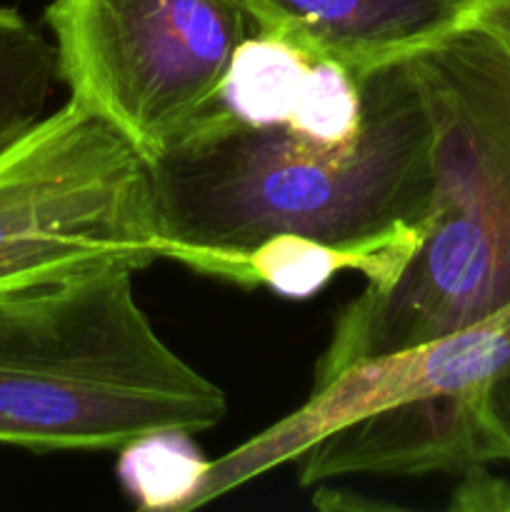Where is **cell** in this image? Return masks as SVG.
<instances>
[{"label":"cell","instance_id":"3","mask_svg":"<svg viewBox=\"0 0 510 512\" xmlns=\"http://www.w3.org/2000/svg\"><path fill=\"white\" fill-rule=\"evenodd\" d=\"M133 265L0 288V443L120 450L155 430L198 435L228 410L135 298Z\"/></svg>","mask_w":510,"mask_h":512},{"label":"cell","instance_id":"12","mask_svg":"<svg viewBox=\"0 0 510 512\" xmlns=\"http://www.w3.org/2000/svg\"><path fill=\"white\" fill-rule=\"evenodd\" d=\"M208 465L190 433L155 430L120 448L118 478L140 510L188 512Z\"/></svg>","mask_w":510,"mask_h":512},{"label":"cell","instance_id":"7","mask_svg":"<svg viewBox=\"0 0 510 512\" xmlns=\"http://www.w3.org/2000/svg\"><path fill=\"white\" fill-rule=\"evenodd\" d=\"M478 395L418 398L363 415L325 435L300 458V485L343 475H435L488 468Z\"/></svg>","mask_w":510,"mask_h":512},{"label":"cell","instance_id":"14","mask_svg":"<svg viewBox=\"0 0 510 512\" xmlns=\"http://www.w3.org/2000/svg\"><path fill=\"white\" fill-rule=\"evenodd\" d=\"M480 423L488 435L493 463H510V365L485 388Z\"/></svg>","mask_w":510,"mask_h":512},{"label":"cell","instance_id":"16","mask_svg":"<svg viewBox=\"0 0 510 512\" xmlns=\"http://www.w3.org/2000/svg\"><path fill=\"white\" fill-rule=\"evenodd\" d=\"M460 28H480L510 43V0H463Z\"/></svg>","mask_w":510,"mask_h":512},{"label":"cell","instance_id":"11","mask_svg":"<svg viewBox=\"0 0 510 512\" xmlns=\"http://www.w3.org/2000/svg\"><path fill=\"white\" fill-rule=\"evenodd\" d=\"M55 80V43L15 8H0V155L48 115Z\"/></svg>","mask_w":510,"mask_h":512},{"label":"cell","instance_id":"15","mask_svg":"<svg viewBox=\"0 0 510 512\" xmlns=\"http://www.w3.org/2000/svg\"><path fill=\"white\" fill-rule=\"evenodd\" d=\"M453 510H510V483L495 478L488 470L473 468L463 473L458 493H455Z\"/></svg>","mask_w":510,"mask_h":512},{"label":"cell","instance_id":"4","mask_svg":"<svg viewBox=\"0 0 510 512\" xmlns=\"http://www.w3.org/2000/svg\"><path fill=\"white\" fill-rule=\"evenodd\" d=\"M160 258L150 163L80 103L0 155V288Z\"/></svg>","mask_w":510,"mask_h":512},{"label":"cell","instance_id":"5","mask_svg":"<svg viewBox=\"0 0 510 512\" xmlns=\"http://www.w3.org/2000/svg\"><path fill=\"white\" fill-rule=\"evenodd\" d=\"M60 80L153 160L215 105L248 38L238 0H53Z\"/></svg>","mask_w":510,"mask_h":512},{"label":"cell","instance_id":"13","mask_svg":"<svg viewBox=\"0 0 510 512\" xmlns=\"http://www.w3.org/2000/svg\"><path fill=\"white\" fill-rule=\"evenodd\" d=\"M365 83L368 80H360L335 60L313 58L298 103L283 128L313 143H353L363 133L368 113Z\"/></svg>","mask_w":510,"mask_h":512},{"label":"cell","instance_id":"9","mask_svg":"<svg viewBox=\"0 0 510 512\" xmlns=\"http://www.w3.org/2000/svg\"><path fill=\"white\" fill-rule=\"evenodd\" d=\"M425 223L395 230L365 243H325L298 233L265 238L248 253L205 255L193 270L235 280L240 285H268L275 295L305 300L318 295L340 270L363 273L368 290H383L418 253Z\"/></svg>","mask_w":510,"mask_h":512},{"label":"cell","instance_id":"1","mask_svg":"<svg viewBox=\"0 0 510 512\" xmlns=\"http://www.w3.org/2000/svg\"><path fill=\"white\" fill-rule=\"evenodd\" d=\"M363 133L323 145L283 125L255 128L210 108L150 160L163 258L248 253L298 233L365 243L425 223L433 203V120L410 60L365 83Z\"/></svg>","mask_w":510,"mask_h":512},{"label":"cell","instance_id":"8","mask_svg":"<svg viewBox=\"0 0 510 512\" xmlns=\"http://www.w3.org/2000/svg\"><path fill=\"white\" fill-rule=\"evenodd\" d=\"M258 33L360 80L410 60L460 30L463 0H238Z\"/></svg>","mask_w":510,"mask_h":512},{"label":"cell","instance_id":"6","mask_svg":"<svg viewBox=\"0 0 510 512\" xmlns=\"http://www.w3.org/2000/svg\"><path fill=\"white\" fill-rule=\"evenodd\" d=\"M508 365L510 305L453 333L358 360L313 388L283 420L213 460L188 512L300 460L318 440L363 415L418 398L485 393Z\"/></svg>","mask_w":510,"mask_h":512},{"label":"cell","instance_id":"10","mask_svg":"<svg viewBox=\"0 0 510 512\" xmlns=\"http://www.w3.org/2000/svg\"><path fill=\"white\" fill-rule=\"evenodd\" d=\"M313 58L288 40L248 35L235 48L215 108L255 128L288 123Z\"/></svg>","mask_w":510,"mask_h":512},{"label":"cell","instance_id":"2","mask_svg":"<svg viewBox=\"0 0 510 512\" xmlns=\"http://www.w3.org/2000/svg\"><path fill=\"white\" fill-rule=\"evenodd\" d=\"M433 120L435 188L425 238L383 290L350 300L315 370L473 325L510 305V43L460 28L410 58Z\"/></svg>","mask_w":510,"mask_h":512}]
</instances>
